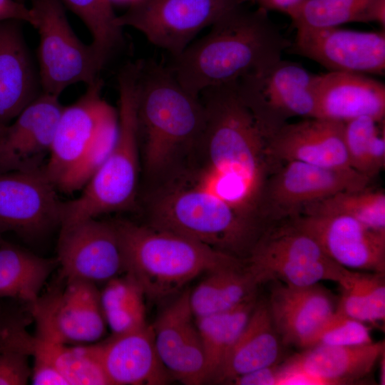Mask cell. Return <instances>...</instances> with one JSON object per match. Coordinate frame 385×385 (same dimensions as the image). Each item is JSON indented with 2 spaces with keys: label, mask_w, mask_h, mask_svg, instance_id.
I'll list each match as a JSON object with an SVG mask.
<instances>
[{
  "label": "cell",
  "mask_w": 385,
  "mask_h": 385,
  "mask_svg": "<svg viewBox=\"0 0 385 385\" xmlns=\"http://www.w3.org/2000/svg\"><path fill=\"white\" fill-rule=\"evenodd\" d=\"M89 30L91 45L106 64L112 54L122 45V27L116 22L111 0H61Z\"/></svg>",
  "instance_id": "obj_33"
},
{
  "label": "cell",
  "mask_w": 385,
  "mask_h": 385,
  "mask_svg": "<svg viewBox=\"0 0 385 385\" xmlns=\"http://www.w3.org/2000/svg\"><path fill=\"white\" fill-rule=\"evenodd\" d=\"M100 294L106 322L113 334L130 332L148 324L145 296L130 275L125 274L108 281Z\"/></svg>",
  "instance_id": "obj_31"
},
{
  "label": "cell",
  "mask_w": 385,
  "mask_h": 385,
  "mask_svg": "<svg viewBox=\"0 0 385 385\" xmlns=\"http://www.w3.org/2000/svg\"><path fill=\"white\" fill-rule=\"evenodd\" d=\"M341 214L366 227L385 232V193L366 188L343 191L305 205L298 215Z\"/></svg>",
  "instance_id": "obj_32"
},
{
  "label": "cell",
  "mask_w": 385,
  "mask_h": 385,
  "mask_svg": "<svg viewBox=\"0 0 385 385\" xmlns=\"http://www.w3.org/2000/svg\"><path fill=\"white\" fill-rule=\"evenodd\" d=\"M143 165L152 187L166 179L196 145L205 123L200 96L190 93L168 66L142 63L138 103Z\"/></svg>",
  "instance_id": "obj_3"
},
{
  "label": "cell",
  "mask_w": 385,
  "mask_h": 385,
  "mask_svg": "<svg viewBox=\"0 0 385 385\" xmlns=\"http://www.w3.org/2000/svg\"><path fill=\"white\" fill-rule=\"evenodd\" d=\"M5 125H6L0 124V160H1V140H2L3 133H4V129Z\"/></svg>",
  "instance_id": "obj_45"
},
{
  "label": "cell",
  "mask_w": 385,
  "mask_h": 385,
  "mask_svg": "<svg viewBox=\"0 0 385 385\" xmlns=\"http://www.w3.org/2000/svg\"><path fill=\"white\" fill-rule=\"evenodd\" d=\"M292 43L257 8L237 7L215 22L210 31L190 43L168 67L184 88L199 96L206 88L236 83L282 59Z\"/></svg>",
  "instance_id": "obj_2"
},
{
  "label": "cell",
  "mask_w": 385,
  "mask_h": 385,
  "mask_svg": "<svg viewBox=\"0 0 385 385\" xmlns=\"http://www.w3.org/2000/svg\"><path fill=\"white\" fill-rule=\"evenodd\" d=\"M74 103L64 106L43 170L57 186L71 170L93 140L106 117L114 108L101 95L98 78Z\"/></svg>",
  "instance_id": "obj_18"
},
{
  "label": "cell",
  "mask_w": 385,
  "mask_h": 385,
  "mask_svg": "<svg viewBox=\"0 0 385 385\" xmlns=\"http://www.w3.org/2000/svg\"><path fill=\"white\" fill-rule=\"evenodd\" d=\"M314 74L302 65L281 59L250 73L236 83L238 94L267 139L287 119L314 118Z\"/></svg>",
  "instance_id": "obj_9"
},
{
  "label": "cell",
  "mask_w": 385,
  "mask_h": 385,
  "mask_svg": "<svg viewBox=\"0 0 385 385\" xmlns=\"http://www.w3.org/2000/svg\"><path fill=\"white\" fill-rule=\"evenodd\" d=\"M383 121L361 116L343 123L344 140L349 165L351 168L365 175L369 145L380 129L379 125Z\"/></svg>",
  "instance_id": "obj_36"
},
{
  "label": "cell",
  "mask_w": 385,
  "mask_h": 385,
  "mask_svg": "<svg viewBox=\"0 0 385 385\" xmlns=\"http://www.w3.org/2000/svg\"><path fill=\"white\" fill-rule=\"evenodd\" d=\"M117 1H129V2H130V1H132L133 0H117Z\"/></svg>",
  "instance_id": "obj_46"
},
{
  "label": "cell",
  "mask_w": 385,
  "mask_h": 385,
  "mask_svg": "<svg viewBox=\"0 0 385 385\" xmlns=\"http://www.w3.org/2000/svg\"><path fill=\"white\" fill-rule=\"evenodd\" d=\"M257 302V296L229 311L195 318L205 359V383L214 382Z\"/></svg>",
  "instance_id": "obj_30"
},
{
  "label": "cell",
  "mask_w": 385,
  "mask_h": 385,
  "mask_svg": "<svg viewBox=\"0 0 385 385\" xmlns=\"http://www.w3.org/2000/svg\"><path fill=\"white\" fill-rule=\"evenodd\" d=\"M291 48L329 71L382 75L385 71V31L341 28L296 27Z\"/></svg>",
  "instance_id": "obj_14"
},
{
  "label": "cell",
  "mask_w": 385,
  "mask_h": 385,
  "mask_svg": "<svg viewBox=\"0 0 385 385\" xmlns=\"http://www.w3.org/2000/svg\"><path fill=\"white\" fill-rule=\"evenodd\" d=\"M267 11H277L286 14L300 0H252Z\"/></svg>",
  "instance_id": "obj_43"
},
{
  "label": "cell",
  "mask_w": 385,
  "mask_h": 385,
  "mask_svg": "<svg viewBox=\"0 0 385 385\" xmlns=\"http://www.w3.org/2000/svg\"><path fill=\"white\" fill-rule=\"evenodd\" d=\"M384 352V341L346 346L315 345L282 363L308 373L319 385L354 384L371 373Z\"/></svg>",
  "instance_id": "obj_25"
},
{
  "label": "cell",
  "mask_w": 385,
  "mask_h": 385,
  "mask_svg": "<svg viewBox=\"0 0 385 385\" xmlns=\"http://www.w3.org/2000/svg\"><path fill=\"white\" fill-rule=\"evenodd\" d=\"M379 381L380 384H385V352L381 356L379 359Z\"/></svg>",
  "instance_id": "obj_44"
},
{
  "label": "cell",
  "mask_w": 385,
  "mask_h": 385,
  "mask_svg": "<svg viewBox=\"0 0 385 385\" xmlns=\"http://www.w3.org/2000/svg\"><path fill=\"white\" fill-rule=\"evenodd\" d=\"M250 0H133L117 16L120 27L141 32L153 44L178 56L203 29Z\"/></svg>",
  "instance_id": "obj_10"
},
{
  "label": "cell",
  "mask_w": 385,
  "mask_h": 385,
  "mask_svg": "<svg viewBox=\"0 0 385 385\" xmlns=\"http://www.w3.org/2000/svg\"><path fill=\"white\" fill-rule=\"evenodd\" d=\"M60 227L56 260L62 279L106 283L124 273L114 222L88 218Z\"/></svg>",
  "instance_id": "obj_13"
},
{
  "label": "cell",
  "mask_w": 385,
  "mask_h": 385,
  "mask_svg": "<svg viewBox=\"0 0 385 385\" xmlns=\"http://www.w3.org/2000/svg\"><path fill=\"white\" fill-rule=\"evenodd\" d=\"M283 345L267 302L257 301L213 383L228 384L237 376L279 364Z\"/></svg>",
  "instance_id": "obj_26"
},
{
  "label": "cell",
  "mask_w": 385,
  "mask_h": 385,
  "mask_svg": "<svg viewBox=\"0 0 385 385\" xmlns=\"http://www.w3.org/2000/svg\"><path fill=\"white\" fill-rule=\"evenodd\" d=\"M279 364L261 368L257 370L237 376L233 379L228 384L278 385Z\"/></svg>",
  "instance_id": "obj_41"
},
{
  "label": "cell",
  "mask_w": 385,
  "mask_h": 385,
  "mask_svg": "<svg viewBox=\"0 0 385 385\" xmlns=\"http://www.w3.org/2000/svg\"><path fill=\"white\" fill-rule=\"evenodd\" d=\"M57 266L56 259L44 258L10 244H0V297L33 304Z\"/></svg>",
  "instance_id": "obj_28"
},
{
  "label": "cell",
  "mask_w": 385,
  "mask_h": 385,
  "mask_svg": "<svg viewBox=\"0 0 385 385\" xmlns=\"http://www.w3.org/2000/svg\"><path fill=\"white\" fill-rule=\"evenodd\" d=\"M29 356L22 352L0 349V385H24L31 380Z\"/></svg>",
  "instance_id": "obj_38"
},
{
  "label": "cell",
  "mask_w": 385,
  "mask_h": 385,
  "mask_svg": "<svg viewBox=\"0 0 385 385\" xmlns=\"http://www.w3.org/2000/svg\"><path fill=\"white\" fill-rule=\"evenodd\" d=\"M56 188L38 168L0 171V231L23 236L61 225Z\"/></svg>",
  "instance_id": "obj_15"
},
{
  "label": "cell",
  "mask_w": 385,
  "mask_h": 385,
  "mask_svg": "<svg viewBox=\"0 0 385 385\" xmlns=\"http://www.w3.org/2000/svg\"><path fill=\"white\" fill-rule=\"evenodd\" d=\"M285 14L295 28L376 22L384 29L385 0H300Z\"/></svg>",
  "instance_id": "obj_29"
},
{
  "label": "cell",
  "mask_w": 385,
  "mask_h": 385,
  "mask_svg": "<svg viewBox=\"0 0 385 385\" xmlns=\"http://www.w3.org/2000/svg\"><path fill=\"white\" fill-rule=\"evenodd\" d=\"M30 307L36 335L47 341L67 345L93 343L106 332L100 291L90 282L65 280L63 287L40 295Z\"/></svg>",
  "instance_id": "obj_11"
},
{
  "label": "cell",
  "mask_w": 385,
  "mask_h": 385,
  "mask_svg": "<svg viewBox=\"0 0 385 385\" xmlns=\"http://www.w3.org/2000/svg\"><path fill=\"white\" fill-rule=\"evenodd\" d=\"M118 131V115L114 109L105 119L93 140L57 188L72 192L83 189L111 152Z\"/></svg>",
  "instance_id": "obj_34"
},
{
  "label": "cell",
  "mask_w": 385,
  "mask_h": 385,
  "mask_svg": "<svg viewBox=\"0 0 385 385\" xmlns=\"http://www.w3.org/2000/svg\"><path fill=\"white\" fill-rule=\"evenodd\" d=\"M114 223L124 274L133 277L151 300L177 294L200 274L243 262L190 237L147 224L124 220Z\"/></svg>",
  "instance_id": "obj_4"
},
{
  "label": "cell",
  "mask_w": 385,
  "mask_h": 385,
  "mask_svg": "<svg viewBox=\"0 0 385 385\" xmlns=\"http://www.w3.org/2000/svg\"><path fill=\"white\" fill-rule=\"evenodd\" d=\"M243 262L259 285L270 280L292 287L322 280L339 284L349 270L331 260L318 242L291 220L268 225Z\"/></svg>",
  "instance_id": "obj_7"
},
{
  "label": "cell",
  "mask_w": 385,
  "mask_h": 385,
  "mask_svg": "<svg viewBox=\"0 0 385 385\" xmlns=\"http://www.w3.org/2000/svg\"><path fill=\"white\" fill-rule=\"evenodd\" d=\"M189 293L195 318L225 312L257 296L259 284L244 262L207 272Z\"/></svg>",
  "instance_id": "obj_27"
},
{
  "label": "cell",
  "mask_w": 385,
  "mask_h": 385,
  "mask_svg": "<svg viewBox=\"0 0 385 385\" xmlns=\"http://www.w3.org/2000/svg\"><path fill=\"white\" fill-rule=\"evenodd\" d=\"M339 284L341 296L336 310L364 323H371L360 280V272L349 270Z\"/></svg>",
  "instance_id": "obj_37"
},
{
  "label": "cell",
  "mask_w": 385,
  "mask_h": 385,
  "mask_svg": "<svg viewBox=\"0 0 385 385\" xmlns=\"http://www.w3.org/2000/svg\"><path fill=\"white\" fill-rule=\"evenodd\" d=\"M284 164L266 183L261 203L265 222L293 217L305 205L340 192L364 190L371 180L353 168H329L297 160Z\"/></svg>",
  "instance_id": "obj_12"
},
{
  "label": "cell",
  "mask_w": 385,
  "mask_h": 385,
  "mask_svg": "<svg viewBox=\"0 0 385 385\" xmlns=\"http://www.w3.org/2000/svg\"><path fill=\"white\" fill-rule=\"evenodd\" d=\"M267 303L283 344L302 349L337 307L332 294L319 283L303 287L278 284Z\"/></svg>",
  "instance_id": "obj_21"
},
{
  "label": "cell",
  "mask_w": 385,
  "mask_h": 385,
  "mask_svg": "<svg viewBox=\"0 0 385 385\" xmlns=\"http://www.w3.org/2000/svg\"><path fill=\"white\" fill-rule=\"evenodd\" d=\"M272 159L297 160L329 168H351L344 140L343 123L318 118L285 123L267 140Z\"/></svg>",
  "instance_id": "obj_19"
},
{
  "label": "cell",
  "mask_w": 385,
  "mask_h": 385,
  "mask_svg": "<svg viewBox=\"0 0 385 385\" xmlns=\"http://www.w3.org/2000/svg\"><path fill=\"white\" fill-rule=\"evenodd\" d=\"M147 212V225L242 260L265 230L220 199L190 188L160 186L150 190Z\"/></svg>",
  "instance_id": "obj_6"
},
{
  "label": "cell",
  "mask_w": 385,
  "mask_h": 385,
  "mask_svg": "<svg viewBox=\"0 0 385 385\" xmlns=\"http://www.w3.org/2000/svg\"><path fill=\"white\" fill-rule=\"evenodd\" d=\"M314 118L339 122L368 116L385 117V85L368 75L328 71L314 75Z\"/></svg>",
  "instance_id": "obj_22"
},
{
  "label": "cell",
  "mask_w": 385,
  "mask_h": 385,
  "mask_svg": "<svg viewBox=\"0 0 385 385\" xmlns=\"http://www.w3.org/2000/svg\"><path fill=\"white\" fill-rule=\"evenodd\" d=\"M141 66L140 61L128 63L120 71L115 143L80 196L63 202L60 227L128 210L135 204L140 168L138 103Z\"/></svg>",
  "instance_id": "obj_5"
},
{
  "label": "cell",
  "mask_w": 385,
  "mask_h": 385,
  "mask_svg": "<svg viewBox=\"0 0 385 385\" xmlns=\"http://www.w3.org/2000/svg\"><path fill=\"white\" fill-rule=\"evenodd\" d=\"M19 21L0 22V124L6 125L39 94L35 71Z\"/></svg>",
  "instance_id": "obj_24"
},
{
  "label": "cell",
  "mask_w": 385,
  "mask_h": 385,
  "mask_svg": "<svg viewBox=\"0 0 385 385\" xmlns=\"http://www.w3.org/2000/svg\"><path fill=\"white\" fill-rule=\"evenodd\" d=\"M200 97L205 109L204 127L183 162L185 169L227 200L260 202L271 160L267 140L235 83L206 88Z\"/></svg>",
  "instance_id": "obj_1"
},
{
  "label": "cell",
  "mask_w": 385,
  "mask_h": 385,
  "mask_svg": "<svg viewBox=\"0 0 385 385\" xmlns=\"http://www.w3.org/2000/svg\"><path fill=\"white\" fill-rule=\"evenodd\" d=\"M289 220L312 236L340 266L385 273V232L341 214L297 215Z\"/></svg>",
  "instance_id": "obj_16"
},
{
  "label": "cell",
  "mask_w": 385,
  "mask_h": 385,
  "mask_svg": "<svg viewBox=\"0 0 385 385\" xmlns=\"http://www.w3.org/2000/svg\"><path fill=\"white\" fill-rule=\"evenodd\" d=\"M190 290L180 293L151 325L158 356L173 379L185 385L205 384V359Z\"/></svg>",
  "instance_id": "obj_17"
},
{
  "label": "cell",
  "mask_w": 385,
  "mask_h": 385,
  "mask_svg": "<svg viewBox=\"0 0 385 385\" xmlns=\"http://www.w3.org/2000/svg\"><path fill=\"white\" fill-rule=\"evenodd\" d=\"M96 344L109 385H163L173 380L157 352L151 325Z\"/></svg>",
  "instance_id": "obj_23"
},
{
  "label": "cell",
  "mask_w": 385,
  "mask_h": 385,
  "mask_svg": "<svg viewBox=\"0 0 385 385\" xmlns=\"http://www.w3.org/2000/svg\"><path fill=\"white\" fill-rule=\"evenodd\" d=\"M372 342L370 328L366 323L335 310L312 337L307 347L315 345L356 346Z\"/></svg>",
  "instance_id": "obj_35"
},
{
  "label": "cell",
  "mask_w": 385,
  "mask_h": 385,
  "mask_svg": "<svg viewBox=\"0 0 385 385\" xmlns=\"http://www.w3.org/2000/svg\"><path fill=\"white\" fill-rule=\"evenodd\" d=\"M360 280L366 298L371 323L385 319L384 273L360 272Z\"/></svg>",
  "instance_id": "obj_39"
},
{
  "label": "cell",
  "mask_w": 385,
  "mask_h": 385,
  "mask_svg": "<svg viewBox=\"0 0 385 385\" xmlns=\"http://www.w3.org/2000/svg\"><path fill=\"white\" fill-rule=\"evenodd\" d=\"M39 34V79L42 92L59 96L67 87L96 81L105 66L91 43L76 36L61 0H30Z\"/></svg>",
  "instance_id": "obj_8"
},
{
  "label": "cell",
  "mask_w": 385,
  "mask_h": 385,
  "mask_svg": "<svg viewBox=\"0 0 385 385\" xmlns=\"http://www.w3.org/2000/svg\"><path fill=\"white\" fill-rule=\"evenodd\" d=\"M385 165V129L380 128L374 135L366 154V175L371 178L376 175Z\"/></svg>",
  "instance_id": "obj_40"
},
{
  "label": "cell",
  "mask_w": 385,
  "mask_h": 385,
  "mask_svg": "<svg viewBox=\"0 0 385 385\" xmlns=\"http://www.w3.org/2000/svg\"><path fill=\"white\" fill-rule=\"evenodd\" d=\"M15 20L25 21L34 27L36 18L31 8L16 0H0V22Z\"/></svg>",
  "instance_id": "obj_42"
},
{
  "label": "cell",
  "mask_w": 385,
  "mask_h": 385,
  "mask_svg": "<svg viewBox=\"0 0 385 385\" xmlns=\"http://www.w3.org/2000/svg\"><path fill=\"white\" fill-rule=\"evenodd\" d=\"M59 96L42 92L5 125L0 171L37 168L34 162L49 152L63 107Z\"/></svg>",
  "instance_id": "obj_20"
}]
</instances>
